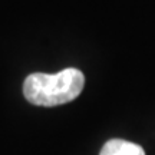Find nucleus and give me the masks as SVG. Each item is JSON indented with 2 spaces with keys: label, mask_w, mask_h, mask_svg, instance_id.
Here are the masks:
<instances>
[{
  "label": "nucleus",
  "mask_w": 155,
  "mask_h": 155,
  "mask_svg": "<svg viewBox=\"0 0 155 155\" xmlns=\"http://www.w3.org/2000/svg\"><path fill=\"white\" fill-rule=\"evenodd\" d=\"M99 155H145V151L138 144L115 138L105 142Z\"/></svg>",
  "instance_id": "obj_2"
},
{
  "label": "nucleus",
  "mask_w": 155,
  "mask_h": 155,
  "mask_svg": "<svg viewBox=\"0 0 155 155\" xmlns=\"http://www.w3.org/2000/svg\"><path fill=\"white\" fill-rule=\"evenodd\" d=\"M83 86V73L79 69L68 68L53 75L30 73L23 82V95L33 105L58 106L76 99Z\"/></svg>",
  "instance_id": "obj_1"
}]
</instances>
